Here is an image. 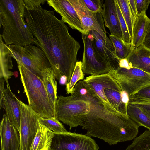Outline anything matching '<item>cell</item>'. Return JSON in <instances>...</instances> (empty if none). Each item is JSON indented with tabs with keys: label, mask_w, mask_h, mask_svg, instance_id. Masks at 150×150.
I'll use <instances>...</instances> for the list:
<instances>
[{
	"label": "cell",
	"mask_w": 150,
	"mask_h": 150,
	"mask_svg": "<svg viewBox=\"0 0 150 150\" xmlns=\"http://www.w3.org/2000/svg\"><path fill=\"white\" fill-rule=\"evenodd\" d=\"M39 122L54 133H63L68 132L62 124L56 117L44 118L40 117Z\"/></svg>",
	"instance_id": "83f0119b"
},
{
	"label": "cell",
	"mask_w": 150,
	"mask_h": 150,
	"mask_svg": "<svg viewBox=\"0 0 150 150\" xmlns=\"http://www.w3.org/2000/svg\"><path fill=\"white\" fill-rule=\"evenodd\" d=\"M17 65L28 105L42 117H56L42 80L20 64Z\"/></svg>",
	"instance_id": "277c9868"
},
{
	"label": "cell",
	"mask_w": 150,
	"mask_h": 150,
	"mask_svg": "<svg viewBox=\"0 0 150 150\" xmlns=\"http://www.w3.org/2000/svg\"><path fill=\"white\" fill-rule=\"evenodd\" d=\"M121 95L123 102L127 105L129 101V98L128 94L125 91H123L121 93Z\"/></svg>",
	"instance_id": "f35d334b"
},
{
	"label": "cell",
	"mask_w": 150,
	"mask_h": 150,
	"mask_svg": "<svg viewBox=\"0 0 150 150\" xmlns=\"http://www.w3.org/2000/svg\"><path fill=\"white\" fill-rule=\"evenodd\" d=\"M0 41V78H4L6 82H8V79L14 75L13 72L10 71L13 67L12 57L8 46L2 40L1 34Z\"/></svg>",
	"instance_id": "44dd1931"
},
{
	"label": "cell",
	"mask_w": 150,
	"mask_h": 150,
	"mask_svg": "<svg viewBox=\"0 0 150 150\" xmlns=\"http://www.w3.org/2000/svg\"><path fill=\"white\" fill-rule=\"evenodd\" d=\"M59 83L61 84H66L67 82V79L65 76H62L59 80Z\"/></svg>",
	"instance_id": "60d3db41"
},
{
	"label": "cell",
	"mask_w": 150,
	"mask_h": 150,
	"mask_svg": "<svg viewBox=\"0 0 150 150\" xmlns=\"http://www.w3.org/2000/svg\"><path fill=\"white\" fill-rule=\"evenodd\" d=\"M91 88L105 105L112 110L128 116L127 106L122 102L121 93L123 91L110 72L88 76Z\"/></svg>",
	"instance_id": "5b68a950"
},
{
	"label": "cell",
	"mask_w": 150,
	"mask_h": 150,
	"mask_svg": "<svg viewBox=\"0 0 150 150\" xmlns=\"http://www.w3.org/2000/svg\"><path fill=\"white\" fill-rule=\"evenodd\" d=\"M143 45L146 47L150 49V25L143 42Z\"/></svg>",
	"instance_id": "74e56055"
},
{
	"label": "cell",
	"mask_w": 150,
	"mask_h": 150,
	"mask_svg": "<svg viewBox=\"0 0 150 150\" xmlns=\"http://www.w3.org/2000/svg\"><path fill=\"white\" fill-rule=\"evenodd\" d=\"M23 0H0V23L7 45L35 44V39L24 20Z\"/></svg>",
	"instance_id": "3957f363"
},
{
	"label": "cell",
	"mask_w": 150,
	"mask_h": 150,
	"mask_svg": "<svg viewBox=\"0 0 150 150\" xmlns=\"http://www.w3.org/2000/svg\"><path fill=\"white\" fill-rule=\"evenodd\" d=\"M92 43L96 55L109 66L111 70L117 69L120 67V60L117 56L112 44L107 42L96 31L90 32Z\"/></svg>",
	"instance_id": "4fadbf2b"
},
{
	"label": "cell",
	"mask_w": 150,
	"mask_h": 150,
	"mask_svg": "<svg viewBox=\"0 0 150 150\" xmlns=\"http://www.w3.org/2000/svg\"><path fill=\"white\" fill-rule=\"evenodd\" d=\"M137 107L139 108L143 112L150 118V107L144 106H140Z\"/></svg>",
	"instance_id": "ab89813d"
},
{
	"label": "cell",
	"mask_w": 150,
	"mask_h": 150,
	"mask_svg": "<svg viewBox=\"0 0 150 150\" xmlns=\"http://www.w3.org/2000/svg\"><path fill=\"white\" fill-rule=\"evenodd\" d=\"M81 37L84 45L82 70L84 74L100 75L110 72V67L96 54L91 34H82Z\"/></svg>",
	"instance_id": "7c38bea8"
},
{
	"label": "cell",
	"mask_w": 150,
	"mask_h": 150,
	"mask_svg": "<svg viewBox=\"0 0 150 150\" xmlns=\"http://www.w3.org/2000/svg\"><path fill=\"white\" fill-rule=\"evenodd\" d=\"M127 114L139 126H143L150 130V118L139 108L128 103L127 106Z\"/></svg>",
	"instance_id": "603a6c76"
},
{
	"label": "cell",
	"mask_w": 150,
	"mask_h": 150,
	"mask_svg": "<svg viewBox=\"0 0 150 150\" xmlns=\"http://www.w3.org/2000/svg\"><path fill=\"white\" fill-rule=\"evenodd\" d=\"M134 95L150 99V86L140 90Z\"/></svg>",
	"instance_id": "e575fe53"
},
{
	"label": "cell",
	"mask_w": 150,
	"mask_h": 150,
	"mask_svg": "<svg viewBox=\"0 0 150 150\" xmlns=\"http://www.w3.org/2000/svg\"><path fill=\"white\" fill-rule=\"evenodd\" d=\"M84 74L82 70V62L77 61L69 81L66 84V94L72 95L74 91V88L77 82L84 79Z\"/></svg>",
	"instance_id": "4316f807"
},
{
	"label": "cell",
	"mask_w": 150,
	"mask_h": 150,
	"mask_svg": "<svg viewBox=\"0 0 150 150\" xmlns=\"http://www.w3.org/2000/svg\"><path fill=\"white\" fill-rule=\"evenodd\" d=\"M109 36L114 45L116 54L119 59L127 58L132 50L131 44L127 43L122 39L111 34H109Z\"/></svg>",
	"instance_id": "cb8c5ba5"
},
{
	"label": "cell",
	"mask_w": 150,
	"mask_h": 150,
	"mask_svg": "<svg viewBox=\"0 0 150 150\" xmlns=\"http://www.w3.org/2000/svg\"><path fill=\"white\" fill-rule=\"evenodd\" d=\"M117 15L119 19L122 34L123 40L125 42L131 43V40L126 23L115 0Z\"/></svg>",
	"instance_id": "f1b7e54d"
},
{
	"label": "cell",
	"mask_w": 150,
	"mask_h": 150,
	"mask_svg": "<svg viewBox=\"0 0 150 150\" xmlns=\"http://www.w3.org/2000/svg\"><path fill=\"white\" fill-rule=\"evenodd\" d=\"M7 88L3 92L2 108L6 112V115L12 123L20 132L21 106L20 100L12 92L9 84H6Z\"/></svg>",
	"instance_id": "2e32d148"
},
{
	"label": "cell",
	"mask_w": 150,
	"mask_h": 150,
	"mask_svg": "<svg viewBox=\"0 0 150 150\" xmlns=\"http://www.w3.org/2000/svg\"><path fill=\"white\" fill-rule=\"evenodd\" d=\"M102 8V14L105 25L109 29L110 34L123 40L115 0H105Z\"/></svg>",
	"instance_id": "e0dca14e"
},
{
	"label": "cell",
	"mask_w": 150,
	"mask_h": 150,
	"mask_svg": "<svg viewBox=\"0 0 150 150\" xmlns=\"http://www.w3.org/2000/svg\"><path fill=\"white\" fill-rule=\"evenodd\" d=\"M81 126L86 130V135L100 139L110 145L133 140L140 127L129 116L103 105L96 108Z\"/></svg>",
	"instance_id": "7a4b0ae2"
},
{
	"label": "cell",
	"mask_w": 150,
	"mask_h": 150,
	"mask_svg": "<svg viewBox=\"0 0 150 150\" xmlns=\"http://www.w3.org/2000/svg\"><path fill=\"white\" fill-rule=\"evenodd\" d=\"M130 9L132 14L136 20L138 17L135 0H128Z\"/></svg>",
	"instance_id": "836d02e7"
},
{
	"label": "cell",
	"mask_w": 150,
	"mask_h": 150,
	"mask_svg": "<svg viewBox=\"0 0 150 150\" xmlns=\"http://www.w3.org/2000/svg\"><path fill=\"white\" fill-rule=\"evenodd\" d=\"M116 1L127 24L132 41L135 20L131 12L128 0H116Z\"/></svg>",
	"instance_id": "d4e9b609"
},
{
	"label": "cell",
	"mask_w": 150,
	"mask_h": 150,
	"mask_svg": "<svg viewBox=\"0 0 150 150\" xmlns=\"http://www.w3.org/2000/svg\"><path fill=\"white\" fill-rule=\"evenodd\" d=\"M5 80L3 78H0V109L2 108L3 101V92L4 88V83Z\"/></svg>",
	"instance_id": "d590c367"
},
{
	"label": "cell",
	"mask_w": 150,
	"mask_h": 150,
	"mask_svg": "<svg viewBox=\"0 0 150 150\" xmlns=\"http://www.w3.org/2000/svg\"><path fill=\"white\" fill-rule=\"evenodd\" d=\"M110 72L129 97L150 86V73L138 68L133 67L127 69L119 67L117 70H111Z\"/></svg>",
	"instance_id": "ba28073f"
},
{
	"label": "cell",
	"mask_w": 150,
	"mask_h": 150,
	"mask_svg": "<svg viewBox=\"0 0 150 150\" xmlns=\"http://www.w3.org/2000/svg\"><path fill=\"white\" fill-rule=\"evenodd\" d=\"M87 8L91 12L96 13L103 11V1L100 0H82Z\"/></svg>",
	"instance_id": "f546056e"
},
{
	"label": "cell",
	"mask_w": 150,
	"mask_h": 150,
	"mask_svg": "<svg viewBox=\"0 0 150 150\" xmlns=\"http://www.w3.org/2000/svg\"><path fill=\"white\" fill-rule=\"evenodd\" d=\"M24 17L35 44L45 53L56 79L59 81L65 76L68 83L77 62L79 43L70 35L64 23L56 17L54 11L44 9L41 6H25Z\"/></svg>",
	"instance_id": "6da1fadb"
},
{
	"label": "cell",
	"mask_w": 150,
	"mask_h": 150,
	"mask_svg": "<svg viewBox=\"0 0 150 150\" xmlns=\"http://www.w3.org/2000/svg\"><path fill=\"white\" fill-rule=\"evenodd\" d=\"M126 150H150V130H146L135 138Z\"/></svg>",
	"instance_id": "484cf974"
},
{
	"label": "cell",
	"mask_w": 150,
	"mask_h": 150,
	"mask_svg": "<svg viewBox=\"0 0 150 150\" xmlns=\"http://www.w3.org/2000/svg\"><path fill=\"white\" fill-rule=\"evenodd\" d=\"M138 16L142 13H146L150 4V0H136Z\"/></svg>",
	"instance_id": "1f68e13d"
},
{
	"label": "cell",
	"mask_w": 150,
	"mask_h": 150,
	"mask_svg": "<svg viewBox=\"0 0 150 150\" xmlns=\"http://www.w3.org/2000/svg\"><path fill=\"white\" fill-rule=\"evenodd\" d=\"M150 25V19L142 13L135 21L133 28V36L131 42L132 50L143 45Z\"/></svg>",
	"instance_id": "d6986e66"
},
{
	"label": "cell",
	"mask_w": 150,
	"mask_h": 150,
	"mask_svg": "<svg viewBox=\"0 0 150 150\" xmlns=\"http://www.w3.org/2000/svg\"><path fill=\"white\" fill-rule=\"evenodd\" d=\"M119 66L120 67L125 68L127 69H129L133 67L130 64L126 58L120 60Z\"/></svg>",
	"instance_id": "8d00e7d4"
},
{
	"label": "cell",
	"mask_w": 150,
	"mask_h": 150,
	"mask_svg": "<svg viewBox=\"0 0 150 150\" xmlns=\"http://www.w3.org/2000/svg\"><path fill=\"white\" fill-rule=\"evenodd\" d=\"M42 75V81L50 101L55 110L58 100L57 84L55 76L51 68L44 70Z\"/></svg>",
	"instance_id": "7402d4cb"
},
{
	"label": "cell",
	"mask_w": 150,
	"mask_h": 150,
	"mask_svg": "<svg viewBox=\"0 0 150 150\" xmlns=\"http://www.w3.org/2000/svg\"><path fill=\"white\" fill-rule=\"evenodd\" d=\"M47 4L62 17V20L72 29L87 35L75 9L69 0H47Z\"/></svg>",
	"instance_id": "5bb4252c"
},
{
	"label": "cell",
	"mask_w": 150,
	"mask_h": 150,
	"mask_svg": "<svg viewBox=\"0 0 150 150\" xmlns=\"http://www.w3.org/2000/svg\"><path fill=\"white\" fill-rule=\"evenodd\" d=\"M0 135L1 150H20L19 133L6 114L0 122Z\"/></svg>",
	"instance_id": "9a60e30c"
},
{
	"label": "cell",
	"mask_w": 150,
	"mask_h": 150,
	"mask_svg": "<svg viewBox=\"0 0 150 150\" xmlns=\"http://www.w3.org/2000/svg\"><path fill=\"white\" fill-rule=\"evenodd\" d=\"M90 104L85 99L73 94L64 97L58 96L55 108L56 117L69 126L70 131L80 125L81 116L89 112Z\"/></svg>",
	"instance_id": "8992f818"
},
{
	"label": "cell",
	"mask_w": 150,
	"mask_h": 150,
	"mask_svg": "<svg viewBox=\"0 0 150 150\" xmlns=\"http://www.w3.org/2000/svg\"><path fill=\"white\" fill-rule=\"evenodd\" d=\"M129 103L136 107L144 106L150 107V99L134 95L129 97Z\"/></svg>",
	"instance_id": "4dcf8cb0"
},
{
	"label": "cell",
	"mask_w": 150,
	"mask_h": 150,
	"mask_svg": "<svg viewBox=\"0 0 150 150\" xmlns=\"http://www.w3.org/2000/svg\"><path fill=\"white\" fill-rule=\"evenodd\" d=\"M80 19L82 25L88 35L91 31L98 33L105 41L112 44L106 35L102 12H92L86 6L82 0H69Z\"/></svg>",
	"instance_id": "8fae6325"
},
{
	"label": "cell",
	"mask_w": 150,
	"mask_h": 150,
	"mask_svg": "<svg viewBox=\"0 0 150 150\" xmlns=\"http://www.w3.org/2000/svg\"><path fill=\"white\" fill-rule=\"evenodd\" d=\"M20 103L21 111L20 150H30L39 127L38 119L41 117L28 105L20 100Z\"/></svg>",
	"instance_id": "30bf717a"
},
{
	"label": "cell",
	"mask_w": 150,
	"mask_h": 150,
	"mask_svg": "<svg viewBox=\"0 0 150 150\" xmlns=\"http://www.w3.org/2000/svg\"><path fill=\"white\" fill-rule=\"evenodd\" d=\"M47 0H23L25 6L29 7H37L44 4Z\"/></svg>",
	"instance_id": "d6a6232c"
},
{
	"label": "cell",
	"mask_w": 150,
	"mask_h": 150,
	"mask_svg": "<svg viewBox=\"0 0 150 150\" xmlns=\"http://www.w3.org/2000/svg\"><path fill=\"white\" fill-rule=\"evenodd\" d=\"M8 46L12 57L17 63L23 66L43 80L42 71L51 67L45 53L40 48L33 45L22 46L12 44Z\"/></svg>",
	"instance_id": "52a82bcc"
},
{
	"label": "cell",
	"mask_w": 150,
	"mask_h": 150,
	"mask_svg": "<svg viewBox=\"0 0 150 150\" xmlns=\"http://www.w3.org/2000/svg\"><path fill=\"white\" fill-rule=\"evenodd\" d=\"M126 58L133 67L150 73V49L143 45L132 50Z\"/></svg>",
	"instance_id": "ac0fdd59"
},
{
	"label": "cell",
	"mask_w": 150,
	"mask_h": 150,
	"mask_svg": "<svg viewBox=\"0 0 150 150\" xmlns=\"http://www.w3.org/2000/svg\"><path fill=\"white\" fill-rule=\"evenodd\" d=\"M39 126L30 150H50L54 133L39 122Z\"/></svg>",
	"instance_id": "ffe728a7"
},
{
	"label": "cell",
	"mask_w": 150,
	"mask_h": 150,
	"mask_svg": "<svg viewBox=\"0 0 150 150\" xmlns=\"http://www.w3.org/2000/svg\"><path fill=\"white\" fill-rule=\"evenodd\" d=\"M95 141L89 136L75 132L54 133L50 150H98Z\"/></svg>",
	"instance_id": "9c48e42d"
}]
</instances>
